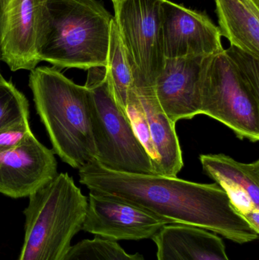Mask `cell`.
<instances>
[{"label":"cell","mask_w":259,"mask_h":260,"mask_svg":"<svg viewBox=\"0 0 259 260\" xmlns=\"http://www.w3.org/2000/svg\"><path fill=\"white\" fill-rule=\"evenodd\" d=\"M18 260H62L82 230L88 200L67 174H57L29 196Z\"/></svg>","instance_id":"4"},{"label":"cell","mask_w":259,"mask_h":260,"mask_svg":"<svg viewBox=\"0 0 259 260\" xmlns=\"http://www.w3.org/2000/svg\"><path fill=\"white\" fill-rule=\"evenodd\" d=\"M168 221L133 205L90 192L82 230L118 241L152 239Z\"/></svg>","instance_id":"10"},{"label":"cell","mask_w":259,"mask_h":260,"mask_svg":"<svg viewBox=\"0 0 259 260\" xmlns=\"http://www.w3.org/2000/svg\"><path fill=\"white\" fill-rule=\"evenodd\" d=\"M39 59L59 68L106 67L112 15L97 0H47Z\"/></svg>","instance_id":"3"},{"label":"cell","mask_w":259,"mask_h":260,"mask_svg":"<svg viewBox=\"0 0 259 260\" xmlns=\"http://www.w3.org/2000/svg\"><path fill=\"white\" fill-rule=\"evenodd\" d=\"M163 47L166 59L211 56L224 50L221 35L205 14L163 0Z\"/></svg>","instance_id":"9"},{"label":"cell","mask_w":259,"mask_h":260,"mask_svg":"<svg viewBox=\"0 0 259 260\" xmlns=\"http://www.w3.org/2000/svg\"><path fill=\"white\" fill-rule=\"evenodd\" d=\"M162 2L121 0L114 7V19L135 86H153L164 66Z\"/></svg>","instance_id":"7"},{"label":"cell","mask_w":259,"mask_h":260,"mask_svg":"<svg viewBox=\"0 0 259 260\" xmlns=\"http://www.w3.org/2000/svg\"><path fill=\"white\" fill-rule=\"evenodd\" d=\"M149 123L151 138L159 157V175L176 177L183 167L182 153L176 132V124L164 114L153 87L135 86Z\"/></svg>","instance_id":"15"},{"label":"cell","mask_w":259,"mask_h":260,"mask_svg":"<svg viewBox=\"0 0 259 260\" xmlns=\"http://www.w3.org/2000/svg\"><path fill=\"white\" fill-rule=\"evenodd\" d=\"M57 174L51 150L30 133L18 146L0 153V193L13 199L29 197Z\"/></svg>","instance_id":"12"},{"label":"cell","mask_w":259,"mask_h":260,"mask_svg":"<svg viewBox=\"0 0 259 260\" xmlns=\"http://www.w3.org/2000/svg\"><path fill=\"white\" fill-rule=\"evenodd\" d=\"M152 240L157 260H230L223 239L200 228L167 224Z\"/></svg>","instance_id":"14"},{"label":"cell","mask_w":259,"mask_h":260,"mask_svg":"<svg viewBox=\"0 0 259 260\" xmlns=\"http://www.w3.org/2000/svg\"><path fill=\"white\" fill-rule=\"evenodd\" d=\"M90 192L133 205L168 221L205 229L237 244L258 239L217 183L204 184L159 174L118 172L92 158L79 168Z\"/></svg>","instance_id":"1"},{"label":"cell","mask_w":259,"mask_h":260,"mask_svg":"<svg viewBox=\"0 0 259 260\" xmlns=\"http://www.w3.org/2000/svg\"><path fill=\"white\" fill-rule=\"evenodd\" d=\"M62 260H146L139 253H126L117 241L96 236L71 246Z\"/></svg>","instance_id":"18"},{"label":"cell","mask_w":259,"mask_h":260,"mask_svg":"<svg viewBox=\"0 0 259 260\" xmlns=\"http://www.w3.org/2000/svg\"><path fill=\"white\" fill-rule=\"evenodd\" d=\"M220 35L259 59V0H214Z\"/></svg>","instance_id":"16"},{"label":"cell","mask_w":259,"mask_h":260,"mask_svg":"<svg viewBox=\"0 0 259 260\" xmlns=\"http://www.w3.org/2000/svg\"><path fill=\"white\" fill-rule=\"evenodd\" d=\"M30 133L28 121L0 129V153L18 146Z\"/></svg>","instance_id":"21"},{"label":"cell","mask_w":259,"mask_h":260,"mask_svg":"<svg viewBox=\"0 0 259 260\" xmlns=\"http://www.w3.org/2000/svg\"><path fill=\"white\" fill-rule=\"evenodd\" d=\"M111 1L113 2V3H114V6L115 7V6H117V5L118 4L121 0H111Z\"/></svg>","instance_id":"22"},{"label":"cell","mask_w":259,"mask_h":260,"mask_svg":"<svg viewBox=\"0 0 259 260\" xmlns=\"http://www.w3.org/2000/svg\"><path fill=\"white\" fill-rule=\"evenodd\" d=\"M201 114L225 124L239 139L259 140V82L224 49L210 56L202 79Z\"/></svg>","instance_id":"6"},{"label":"cell","mask_w":259,"mask_h":260,"mask_svg":"<svg viewBox=\"0 0 259 260\" xmlns=\"http://www.w3.org/2000/svg\"><path fill=\"white\" fill-rule=\"evenodd\" d=\"M199 159L205 174L226 191L234 209L259 233V160L241 163L224 154Z\"/></svg>","instance_id":"13"},{"label":"cell","mask_w":259,"mask_h":260,"mask_svg":"<svg viewBox=\"0 0 259 260\" xmlns=\"http://www.w3.org/2000/svg\"><path fill=\"white\" fill-rule=\"evenodd\" d=\"M210 56L165 59L152 87L160 106L174 124L201 114L202 79Z\"/></svg>","instance_id":"11"},{"label":"cell","mask_w":259,"mask_h":260,"mask_svg":"<svg viewBox=\"0 0 259 260\" xmlns=\"http://www.w3.org/2000/svg\"><path fill=\"white\" fill-rule=\"evenodd\" d=\"M29 104L25 96L0 73V129L28 121Z\"/></svg>","instance_id":"19"},{"label":"cell","mask_w":259,"mask_h":260,"mask_svg":"<svg viewBox=\"0 0 259 260\" xmlns=\"http://www.w3.org/2000/svg\"><path fill=\"white\" fill-rule=\"evenodd\" d=\"M94 158L107 169L128 174H157L152 160L135 134L127 114L116 102L105 67L88 70Z\"/></svg>","instance_id":"5"},{"label":"cell","mask_w":259,"mask_h":260,"mask_svg":"<svg viewBox=\"0 0 259 260\" xmlns=\"http://www.w3.org/2000/svg\"><path fill=\"white\" fill-rule=\"evenodd\" d=\"M29 86L54 152L77 169L95 157L88 88L47 67L30 71Z\"/></svg>","instance_id":"2"},{"label":"cell","mask_w":259,"mask_h":260,"mask_svg":"<svg viewBox=\"0 0 259 260\" xmlns=\"http://www.w3.org/2000/svg\"><path fill=\"white\" fill-rule=\"evenodd\" d=\"M126 113L128 118L132 125V129L135 132L138 140L141 145L144 146V149L147 151L153 164L155 172L158 174L159 172V157L155 151L151 138L150 130H149V123L144 114L142 105L137 95L136 88L129 95L128 99L127 105H126Z\"/></svg>","instance_id":"20"},{"label":"cell","mask_w":259,"mask_h":260,"mask_svg":"<svg viewBox=\"0 0 259 260\" xmlns=\"http://www.w3.org/2000/svg\"><path fill=\"white\" fill-rule=\"evenodd\" d=\"M47 0H0V60L12 71H31L47 27Z\"/></svg>","instance_id":"8"},{"label":"cell","mask_w":259,"mask_h":260,"mask_svg":"<svg viewBox=\"0 0 259 260\" xmlns=\"http://www.w3.org/2000/svg\"><path fill=\"white\" fill-rule=\"evenodd\" d=\"M105 68L116 102L126 112L128 99L135 91V85L114 18L111 21L107 64Z\"/></svg>","instance_id":"17"}]
</instances>
